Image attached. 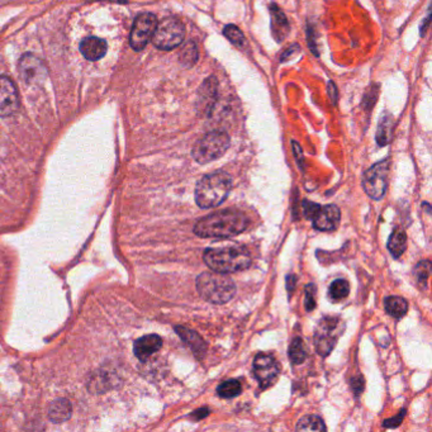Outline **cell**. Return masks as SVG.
<instances>
[{
	"mask_svg": "<svg viewBox=\"0 0 432 432\" xmlns=\"http://www.w3.org/2000/svg\"><path fill=\"white\" fill-rule=\"evenodd\" d=\"M18 107L19 99L14 83L7 76H0V116H13Z\"/></svg>",
	"mask_w": 432,
	"mask_h": 432,
	"instance_id": "7c38bea8",
	"label": "cell"
},
{
	"mask_svg": "<svg viewBox=\"0 0 432 432\" xmlns=\"http://www.w3.org/2000/svg\"><path fill=\"white\" fill-rule=\"evenodd\" d=\"M162 346V340L159 335H146L140 337L133 345V352L137 359L146 361L155 352H159Z\"/></svg>",
	"mask_w": 432,
	"mask_h": 432,
	"instance_id": "5bb4252c",
	"label": "cell"
},
{
	"mask_svg": "<svg viewBox=\"0 0 432 432\" xmlns=\"http://www.w3.org/2000/svg\"><path fill=\"white\" fill-rule=\"evenodd\" d=\"M296 431H317L323 432L327 430L326 424L320 416L307 415L302 417L296 426Z\"/></svg>",
	"mask_w": 432,
	"mask_h": 432,
	"instance_id": "603a6c76",
	"label": "cell"
},
{
	"mask_svg": "<svg viewBox=\"0 0 432 432\" xmlns=\"http://www.w3.org/2000/svg\"><path fill=\"white\" fill-rule=\"evenodd\" d=\"M430 13L427 14V17L424 18V27H421V36H424V33H426V30H427V27H429V24H430Z\"/></svg>",
	"mask_w": 432,
	"mask_h": 432,
	"instance_id": "f35d334b",
	"label": "cell"
},
{
	"mask_svg": "<svg viewBox=\"0 0 432 432\" xmlns=\"http://www.w3.org/2000/svg\"><path fill=\"white\" fill-rule=\"evenodd\" d=\"M293 51H299V46H298V45H293L292 47L288 48V50L283 54V56H281V61H283V63H284V61H287L289 57L292 56V54H290V52H293Z\"/></svg>",
	"mask_w": 432,
	"mask_h": 432,
	"instance_id": "74e56055",
	"label": "cell"
},
{
	"mask_svg": "<svg viewBox=\"0 0 432 432\" xmlns=\"http://www.w3.org/2000/svg\"><path fill=\"white\" fill-rule=\"evenodd\" d=\"M296 277L294 274H289L287 277V290L289 292V296L293 293V290L296 289Z\"/></svg>",
	"mask_w": 432,
	"mask_h": 432,
	"instance_id": "8d00e7d4",
	"label": "cell"
},
{
	"mask_svg": "<svg viewBox=\"0 0 432 432\" xmlns=\"http://www.w3.org/2000/svg\"><path fill=\"white\" fill-rule=\"evenodd\" d=\"M19 72L21 78L27 84L41 83L47 75V69L39 57L33 56L31 54H25L19 60Z\"/></svg>",
	"mask_w": 432,
	"mask_h": 432,
	"instance_id": "8fae6325",
	"label": "cell"
},
{
	"mask_svg": "<svg viewBox=\"0 0 432 432\" xmlns=\"http://www.w3.org/2000/svg\"><path fill=\"white\" fill-rule=\"evenodd\" d=\"M431 274V261L430 260H422L416 265L415 268V278L417 284L421 289L427 288V281Z\"/></svg>",
	"mask_w": 432,
	"mask_h": 432,
	"instance_id": "83f0119b",
	"label": "cell"
},
{
	"mask_svg": "<svg viewBox=\"0 0 432 432\" xmlns=\"http://www.w3.org/2000/svg\"><path fill=\"white\" fill-rule=\"evenodd\" d=\"M406 416V411L403 409L400 413H398L397 416L394 417V418H391V420H385V429H396V427H398L400 424H402V421H403V418Z\"/></svg>",
	"mask_w": 432,
	"mask_h": 432,
	"instance_id": "d6a6232c",
	"label": "cell"
},
{
	"mask_svg": "<svg viewBox=\"0 0 432 432\" xmlns=\"http://www.w3.org/2000/svg\"><path fill=\"white\" fill-rule=\"evenodd\" d=\"M393 126L394 123L392 116L387 114L380 120L376 129V142L379 146H387L392 141Z\"/></svg>",
	"mask_w": 432,
	"mask_h": 432,
	"instance_id": "7402d4cb",
	"label": "cell"
},
{
	"mask_svg": "<svg viewBox=\"0 0 432 432\" xmlns=\"http://www.w3.org/2000/svg\"><path fill=\"white\" fill-rule=\"evenodd\" d=\"M407 248V233L400 228H396L388 240V250L394 259H400Z\"/></svg>",
	"mask_w": 432,
	"mask_h": 432,
	"instance_id": "ffe728a7",
	"label": "cell"
},
{
	"mask_svg": "<svg viewBox=\"0 0 432 432\" xmlns=\"http://www.w3.org/2000/svg\"><path fill=\"white\" fill-rule=\"evenodd\" d=\"M203 259L210 270L222 274L241 272L251 265V257L248 250L241 246L207 248Z\"/></svg>",
	"mask_w": 432,
	"mask_h": 432,
	"instance_id": "3957f363",
	"label": "cell"
},
{
	"mask_svg": "<svg viewBox=\"0 0 432 432\" xmlns=\"http://www.w3.org/2000/svg\"><path fill=\"white\" fill-rule=\"evenodd\" d=\"M305 310L308 312H312L316 308V285L307 284L305 285Z\"/></svg>",
	"mask_w": 432,
	"mask_h": 432,
	"instance_id": "f546056e",
	"label": "cell"
},
{
	"mask_svg": "<svg viewBox=\"0 0 432 432\" xmlns=\"http://www.w3.org/2000/svg\"><path fill=\"white\" fill-rule=\"evenodd\" d=\"M350 294V284L349 281L344 279H336L331 283L328 288V298L332 302H340L344 301Z\"/></svg>",
	"mask_w": 432,
	"mask_h": 432,
	"instance_id": "cb8c5ba5",
	"label": "cell"
},
{
	"mask_svg": "<svg viewBox=\"0 0 432 432\" xmlns=\"http://www.w3.org/2000/svg\"><path fill=\"white\" fill-rule=\"evenodd\" d=\"M230 147V136L222 131H215L202 137L193 147V158L198 164H208L224 156Z\"/></svg>",
	"mask_w": 432,
	"mask_h": 432,
	"instance_id": "5b68a950",
	"label": "cell"
},
{
	"mask_svg": "<svg viewBox=\"0 0 432 432\" xmlns=\"http://www.w3.org/2000/svg\"><path fill=\"white\" fill-rule=\"evenodd\" d=\"M328 96L331 98V102H332L334 105H336L337 89L336 85L334 84V81H330V83H328Z\"/></svg>",
	"mask_w": 432,
	"mask_h": 432,
	"instance_id": "e575fe53",
	"label": "cell"
},
{
	"mask_svg": "<svg viewBox=\"0 0 432 432\" xmlns=\"http://www.w3.org/2000/svg\"><path fill=\"white\" fill-rule=\"evenodd\" d=\"M217 90H218V84L215 78H209L203 83L202 88L199 89V99H198L200 113L208 114L212 112L213 107L216 105Z\"/></svg>",
	"mask_w": 432,
	"mask_h": 432,
	"instance_id": "2e32d148",
	"label": "cell"
},
{
	"mask_svg": "<svg viewBox=\"0 0 432 432\" xmlns=\"http://www.w3.org/2000/svg\"><path fill=\"white\" fill-rule=\"evenodd\" d=\"M302 206H303L304 217L307 219H313V217L316 216V213L321 208L320 204L313 203V202H310V200H303Z\"/></svg>",
	"mask_w": 432,
	"mask_h": 432,
	"instance_id": "4dcf8cb0",
	"label": "cell"
},
{
	"mask_svg": "<svg viewBox=\"0 0 432 432\" xmlns=\"http://www.w3.org/2000/svg\"><path fill=\"white\" fill-rule=\"evenodd\" d=\"M391 171V160L385 159L369 168L364 175L361 184L365 193L371 199H382L388 188V177Z\"/></svg>",
	"mask_w": 432,
	"mask_h": 432,
	"instance_id": "ba28073f",
	"label": "cell"
},
{
	"mask_svg": "<svg viewBox=\"0 0 432 432\" xmlns=\"http://www.w3.org/2000/svg\"><path fill=\"white\" fill-rule=\"evenodd\" d=\"M175 331L176 334L182 337V340L184 341L185 344L192 349V352H194V355L198 359L204 356V354L207 352V344L195 331L188 330L183 326H176Z\"/></svg>",
	"mask_w": 432,
	"mask_h": 432,
	"instance_id": "e0dca14e",
	"label": "cell"
},
{
	"mask_svg": "<svg viewBox=\"0 0 432 432\" xmlns=\"http://www.w3.org/2000/svg\"><path fill=\"white\" fill-rule=\"evenodd\" d=\"M185 39V27L177 18L169 17L156 25L152 36L153 45L160 50L169 51L183 43Z\"/></svg>",
	"mask_w": 432,
	"mask_h": 432,
	"instance_id": "52a82bcc",
	"label": "cell"
},
{
	"mask_svg": "<svg viewBox=\"0 0 432 432\" xmlns=\"http://www.w3.org/2000/svg\"><path fill=\"white\" fill-rule=\"evenodd\" d=\"M270 16H272V37L277 42H281L285 40L290 31V24L288 22V18L281 12V9L277 4H272L270 7Z\"/></svg>",
	"mask_w": 432,
	"mask_h": 432,
	"instance_id": "9a60e30c",
	"label": "cell"
},
{
	"mask_svg": "<svg viewBox=\"0 0 432 432\" xmlns=\"http://www.w3.org/2000/svg\"><path fill=\"white\" fill-rule=\"evenodd\" d=\"M198 47L195 45V42H189L185 45V47L182 50L179 60L185 67H192L193 65L198 61Z\"/></svg>",
	"mask_w": 432,
	"mask_h": 432,
	"instance_id": "484cf974",
	"label": "cell"
},
{
	"mask_svg": "<svg viewBox=\"0 0 432 432\" xmlns=\"http://www.w3.org/2000/svg\"><path fill=\"white\" fill-rule=\"evenodd\" d=\"M313 227L318 231H334L341 221V212L335 204L323 206L313 217Z\"/></svg>",
	"mask_w": 432,
	"mask_h": 432,
	"instance_id": "4fadbf2b",
	"label": "cell"
},
{
	"mask_svg": "<svg viewBox=\"0 0 432 432\" xmlns=\"http://www.w3.org/2000/svg\"><path fill=\"white\" fill-rule=\"evenodd\" d=\"M289 359L293 364H302L307 358V352L304 346L303 340L301 337L293 338V341L289 345Z\"/></svg>",
	"mask_w": 432,
	"mask_h": 432,
	"instance_id": "d4e9b609",
	"label": "cell"
},
{
	"mask_svg": "<svg viewBox=\"0 0 432 432\" xmlns=\"http://www.w3.org/2000/svg\"><path fill=\"white\" fill-rule=\"evenodd\" d=\"M385 307L387 313L389 316H392L393 318H396V320H400L402 317H404L409 311V303L402 296H387L385 301Z\"/></svg>",
	"mask_w": 432,
	"mask_h": 432,
	"instance_id": "44dd1931",
	"label": "cell"
},
{
	"mask_svg": "<svg viewBox=\"0 0 432 432\" xmlns=\"http://www.w3.org/2000/svg\"><path fill=\"white\" fill-rule=\"evenodd\" d=\"M248 227V218L237 209H224L200 218L194 233L202 239H231Z\"/></svg>",
	"mask_w": 432,
	"mask_h": 432,
	"instance_id": "6da1fadb",
	"label": "cell"
},
{
	"mask_svg": "<svg viewBox=\"0 0 432 432\" xmlns=\"http://www.w3.org/2000/svg\"><path fill=\"white\" fill-rule=\"evenodd\" d=\"M281 367L275 358L269 354H259L254 360V376L259 385L266 388L279 376Z\"/></svg>",
	"mask_w": 432,
	"mask_h": 432,
	"instance_id": "30bf717a",
	"label": "cell"
},
{
	"mask_svg": "<svg viewBox=\"0 0 432 432\" xmlns=\"http://www.w3.org/2000/svg\"><path fill=\"white\" fill-rule=\"evenodd\" d=\"M107 42L98 37H88L81 42L80 51L85 58L90 61H98L105 56L107 52Z\"/></svg>",
	"mask_w": 432,
	"mask_h": 432,
	"instance_id": "ac0fdd59",
	"label": "cell"
},
{
	"mask_svg": "<svg viewBox=\"0 0 432 432\" xmlns=\"http://www.w3.org/2000/svg\"><path fill=\"white\" fill-rule=\"evenodd\" d=\"M209 415V409H197V411H194L193 412L192 418H194V421H199V420H203V418H206V417Z\"/></svg>",
	"mask_w": 432,
	"mask_h": 432,
	"instance_id": "d590c367",
	"label": "cell"
},
{
	"mask_svg": "<svg viewBox=\"0 0 432 432\" xmlns=\"http://www.w3.org/2000/svg\"><path fill=\"white\" fill-rule=\"evenodd\" d=\"M195 285L200 296L213 304L227 303L236 294V284L222 272H202Z\"/></svg>",
	"mask_w": 432,
	"mask_h": 432,
	"instance_id": "277c9868",
	"label": "cell"
},
{
	"mask_svg": "<svg viewBox=\"0 0 432 432\" xmlns=\"http://www.w3.org/2000/svg\"><path fill=\"white\" fill-rule=\"evenodd\" d=\"M224 37L227 39V40L231 41L233 45H236V46H244V43H245V36H244V33L241 31L240 28L237 27V25H235V24H228V25H226L224 30Z\"/></svg>",
	"mask_w": 432,
	"mask_h": 432,
	"instance_id": "f1b7e54d",
	"label": "cell"
},
{
	"mask_svg": "<svg viewBox=\"0 0 432 432\" xmlns=\"http://www.w3.org/2000/svg\"><path fill=\"white\" fill-rule=\"evenodd\" d=\"M345 325L341 318L325 317L320 321L314 332V346L321 356H327L335 349L337 340L344 332Z\"/></svg>",
	"mask_w": 432,
	"mask_h": 432,
	"instance_id": "8992f818",
	"label": "cell"
},
{
	"mask_svg": "<svg viewBox=\"0 0 432 432\" xmlns=\"http://www.w3.org/2000/svg\"><path fill=\"white\" fill-rule=\"evenodd\" d=\"M292 146H293V152H294V156H296V161H298V165H299L301 168L303 169L304 159L302 147L299 146V144H298L296 141H293V142H292Z\"/></svg>",
	"mask_w": 432,
	"mask_h": 432,
	"instance_id": "836d02e7",
	"label": "cell"
},
{
	"mask_svg": "<svg viewBox=\"0 0 432 432\" xmlns=\"http://www.w3.org/2000/svg\"><path fill=\"white\" fill-rule=\"evenodd\" d=\"M72 404L67 400H56L52 402V404L50 406L48 409V418L55 422V424H61L67 421L72 416Z\"/></svg>",
	"mask_w": 432,
	"mask_h": 432,
	"instance_id": "d6986e66",
	"label": "cell"
},
{
	"mask_svg": "<svg viewBox=\"0 0 432 432\" xmlns=\"http://www.w3.org/2000/svg\"><path fill=\"white\" fill-rule=\"evenodd\" d=\"M350 388H352L354 394L358 397L360 396L361 393L364 392V388H365V380H364V376H356L352 378L350 380Z\"/></svg>",
	"mask_w": 432,
	"mask_h": 432,
	"instance_id": "1f68e13d",
	"label": "cell"
},
{
	"mask_svg": "<svg viewBox=\"0 0 432 432\" xmlns=\"http://www.w3.org/2000/svg\"><path fill=\"white\" fill-rule=\"evenodd\" d=\"M233 179L224 171L203 176L195 186V202L203 209L215 208L224 203L231 192Z\"/></svg>",
	"mask_w": 432,
	"mask_h": 432,
	"instance_id": "7a4b0ae2",
	"label": "cell"
},
{
	"mask_svg": "<svg viewBox=\"0 0 432 432\" xmlns=\"http://www.w3.org/2000/svg\"><path fill=\"white\" fill-rule=\"evenodd\" d=\"M158 25L156 17L151 13H142L137 17L129 37L131 46L136 51L144 50L153 36Z\"/></svg>",
	"mask_w": 432,
	"mask_h": 432,
	"instance_id": "9c48e42d",
	"label": "cell"
},
{
	"mask_svg": "<svg viewBox=\"0 0 432 432\" xmlns=\"http://www.w3.org/2000/svg\"><path fill=\"white\" fill-rule=\"evenodd\" d=\"M241 383L236 379H231V380H226L222 385H218L217 388V393L219 397L222 398H235L237 397L241 393Z\"/></svg>",
	"mask_w": 432,
	"mask_h": 432,
	"instance_id": "4316f807",
	"label": "cell"
}]
</instances>
